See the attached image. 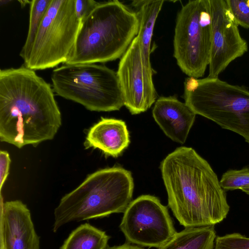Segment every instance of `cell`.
Listing matches in <instances>:
<instances>
[{
    "label": "cell",
    "instance_id": "7a4b0ae2",
    "mask_svg": "<svg viewBox=\"0 0 249 249\" xmlns=\"http://www.w3.org/2000/svg\"><path fill=\"white\" fill-rule=\"evenodd\" d=\"M168 204L185 228L214 226L227 216L226 194L209 163L192 148L180 147L161 162Z\"/></svg>",
    "mask_w": 249,
    "mask_h": 249
},
{
    "label": "cell",
    "instance_id": "7402d4cb",
    "mask_svg": "<svg viewBox=\"0 0 249 249\" xmlns=\"http://www.w3.org/2000/svg\"><path fill=\"white\" fill-rule=\"evenodd\" d=\"M93 0H75V11L78 18L82 21L98 4Z\"/></svg>",
    "mask_w": 249,
    "mask_h": 249
},
{
    "label": "cell",
    "instance_id": "2e32d148",
    "mask_svg": "<svg viewBox=\"0 0 249 249\" xmlns=\"http://www.w3.org/2000/svg\"><path fill=\"white\" fill-rule=\"evenodd\" d=\"M216 237L214 226L185 228L158 249H213Z\"/></svg>",
    "mask_w": 249,
    "mask_h": 249
},
{
    "label": "cell",
    "instance_id": "e0dca14e",
    "mask_svg": "<svg viewBox=\"0 0 249 249\" xmlns=\"http://www.w3.org/2000/svg\"><path fill=\"white\" fill-rule=\"evenodd\" d=\"M110 237L89 223L74 230L60 249H107Z\"/></svg>",
    "mask_w": 249,
    "mask_h": 249
},
{
    "label": "cell",
    "instance_id": "ba28073f",
    "mask_svg": "<svg viewBox=\"0 0 249 249\" xmlns=\"http://www.w3.org/2000/svg\"><path fill=\"white\" fill-rule=\"evenodd\" d=\"M211 43L210 0H189L178 13L173 40L174 56L183 72L196 79L204 75Z\"/></svg>",
    "mask_w": 249,
    "mask_h": 249
},
{
    "label": "cell",
    "instance_id": "ffe728a7",
    "mask_svg": "<svg viewBox=\"0 0 249 249\" xmlns=\"http://www.w3.org/2000/svg\"><path fill=\"white\" fill-rule=\"evenodd\" d=\"M213 249H249V238L239 233L218 236Z\"/></svg>",
    "mask_w": 249,
    "mask_h": 249
},
{
    "label": "cell",
    "instance_id": "7c38bea8",
    "mask_svg": "<svg viewBox=\"0 0 249 249\" xmlns=\"http://www.w3.org/2000/svg\"><path fill=\"white\" fill-rule=\"evenodd\" d=\"M0 249H39L30 211L20 200L1 203Z\"/></svg>",
    "mask_w": 249,
    "mask_h": 249
},
{
    "label": "cell",
    "instance_id": "6da1fadb",
    "mask_svg": "<svg viewBox=\"0 0 249 249\" xmlns=\"http://www.w3.org/2000/svg\"><path fill=\"white\" fill-rule=\"evenodd\" d=\"M50 85L22 66L0 71V140L18 148L52 140L61 115Z\"/></svg>",
    "mask_w": 249,
    "mask_h": 249
},
{
    "label": "cell",
    "instance_id": "277c9868",
    "mask_svg": "<svg viewBox=\"0 0 249 249\" xmlns=\"http://www.w3.org/2000/svg\"><path fill=\"white\" fill-rule=\"evenodd\" d=\"M133 189L131 172L121 167L91 174L61 199L54 211L53 231L70 222L124 213L132 201Z\"/></svg>",
    "mask_w": 249,
    "mask_h": 249
},
{
    "label": "cell",
    "instance_id": "cb8c5ba5",
    "mask_svg": "<svg viewBox=\"0 0 249 249\" xmlns=\"http://www.w3.org/2000/svg\"><path fill=\"white\" fill-rule=\"evenodd\" d=\"M107 249H143L138 246L132 245L130 243H125L123 245L112 247H107Z\"/></svg>",
    "mask_w": 249,
    "mask_h": 249
},
{
    "label": "cell",
    "instance_id": "603a6c76",
    "mask_svg": "<svg viewBox=\"0 0 249 249\" xmlns=\"http://www.w3.org/2000/svg\"><path fill=\"white\" fill-rule=\"evenodd\" d=\"M11 159L9 153L4 150L0 151V192L2 186L8 176L9 170L11 163Z\"/></svg>",
    "mask_w": 249,
    "mask_h": 249
},
{
    "label": "cell",
    "instance_id": "9a60e30c",
    "mask_svg": "<svg viewBox=\"0 0 249 249\" xmlns=\"http://www.w3.org/2000/svg\"><path fill=\"white\" fill-rule=\"evenodd\" d=\"M163 0H137L131 3L139 21V36L143 56L148 69L152 70L150 62L151 43L156 21Z\"/></svg>",
    "mask_w": 249,
    "mask_h": 249
},
{
    "label": "cell",
    "instance_id": "9c48e42d",
    "mask_svg": "<svg viewBox=\"0 0 249 249\" xmlns=\"http://www.w3.org/2000/svg\"><path fill=\"white\" fill-rule=\"evenodd\" d=\"M119 227L128 243L158 249L177 232L167 208L147 195L130 203Z\"/></svg>",
    "mask_w": 249,
    "mask_h": 249
},
{
    "label": "cell",
    "instance_id": "d4e9b609",
    "mask_svg": "<svg viewBox=\"0 0 249 249\" xmlns=\"http://www.w3.org/2000/svg\"><path fill=\"white\" fill-rule=\"evenodd\" d=\"M241 190L248 195H249V186L242 188Z\"/></svg>",
    "mask_w": 249,
    "mask_h": 249
},
{
    "label": "cell",
    "instance_id": "52a82bcc",
    "mask_svg": "<svg viewBox=\"0 0 249 249\" xmlns=\"http://www.w3.org/2000/svg\"><path fill=\"white\" fill-rule=\"evenodd\" d=\"M81 21L75 11V0H52L23 59L24 66L35 70L66 63L73 49Z\"/></svg>",
    "mask_w": 249,
    "mask_h": 249
},
{
    "label": "cell",
    "instance_id": "5bb4252c",
    "mask_svg": "<svg viewBox=\"0 0 249 249\" xmlns=\"http://www.w3.org/2000/svg\"><path fill=\"white\" fill-rule=\"evenodd\" d=\"M129 143V134L124 121L102 117L89 130L84 146L86 149L98 148L105 155L116 158Z\"/></svg>",
    "mask_w": 249,
    "mask_h": 249
},
{
    "label": "cell",
    "instance_id": "30bf717a",
    "mask_svg": "<svg viewBox=\"0 0 249 249\" xmlns=\"http://www.w3.org/2000/svg\"><path fill=\"white\" fill-rule=\"evenodd\" d=\"M116 72L124 106L132 114L146 111L155 102L157 94L153 71L146 65L138 35L121 58Z\"/></svg>",
    "mask_w": 249,
    "mask_h": 249
},
{
    "label": "cell",
    "instance_id": "8fae6325",
    "mask_svg": "<svg viewBox=\"0 0 249 249\" xmlns=\"http://www.w3.org/2000/svg\"><path fill=\"white\" fill-rule=\"evenodd\" d=\"M212 43L208 77H218L228 66L248 50L226 0H210Z\"/></svg>",
    "mask_w": 249,
    "mask_h": 249
},
{
    "label": "cell",
    "instance_id": "d6986e66",
    "mask_svg": "<svg viewBox=\"0 0 249 249\" xmlns=\"http://www.w3.org/2000/svg\"><path fill=\"white\" fill-rule=\"evenodd\" d=\"M225 190H234L249 186V168L230 170L224 173L219 181Z\"/></svg>",
    "mask_w": 249,
    "mask_h": 249
},
{
    "label": "cell",
    "instance_id": "4fadbf2b",
    "mask_svg": "<svg viewBox=\"0 0 249 249\" xmlns=\"http://www.w3.org/2000/svg\"><path fill=\"white\" fill-rule=\"evenodd\" d=\"M153 117L165 135L175 142L184 143L196 114L174 96L160 97L155 102Z\"/></svg>",
    "mask_w": 249,
    "mask_h": 249
},
{
    "label": "cell",
    "instance_id": "5b68a950",
    "mask_svg": "<svg viewBox=\"0 0 249 249\" xmlns=\"http://www.w3.org/2000/svg\"><path fill=\"white\" fill-rule=\"evenodd\" d=\"M185 103L196 114L242 136L249 144V90L217 78L189 77Z\"/></svg>",
    "mask_w": 249,
    "mask_h": 249
},
{
    "label": "cell",
    "instance_id": "484cf974",
    "mask_svg": "<svg viewBox=\"0 0 249 249\" xmlns=\"http://www.w3.org/2000/svg\"><path fill=\"white\" fill-rule=\"evenodd\" d=\"M247 3H248V5H249V0H247Z\"/></svg>",
    "mask_w": 249,
    "mask_h": 249
},
{
    "label": "cell",
    "instance_id": "ac0fdd59",
    "mask_svg": "<svg viewBox=\"0 0 249 249\" xmlns=\"http://www.w3.org/2000/svg\"><path fill=\"white\" fill-rule=\"evenodd\" d=\"M52 0H33L30 1L29 24L25 43L19 53L23 60L28 54L42 19Z\"/></svg>",
    "mask_w": 249,
    "mask_h": 249
},
{
    "label": "cell",
    "instance_id": "44dd1931",
    "mask_svg": "<svg viewBox=\"0 0 249 249\" xmlns=\"http://www.w3.org/2000/svg\"><path fill=\"white\" fill-rule=\"evenodd\" d=\"M238 25L249 29V5L247 0H226Z\"/></svg>",
    "mask_w": 249,
    "mask_h": 249
},
{
    "label": "cell",
    "instance_id": "8992f818",
    "mask_svg": "<svg viewBox=\"0 0 249 249\" xmlns=\"http://www.w3.org/2000/svg\"><path fill=\"white\" fill-rule=\"evenodd\" d=\"M51 79L57 95L89 110L115 111L124 106L117 72L105 65L64 64L53 70Z\"/></svg>",
    "mask_w": 249,
    "mask_h": 249
},
{
    "label": "cell",
    "instance_id": "3957f363",
    "mask_svg": "<svg viewBox=\"0 0 249 249\" xmlns=\"http://www.w3.org/2000/svg\"><path fill=\"white\" fill-rule=\"evenodd\" d=\"M136 13L118 0L99 2L81 21L65 65L95 64L122 57L137 36Z\"/></svg>",
    "mask_w": 249,
    "mask_h": 249
}]
</instances>
